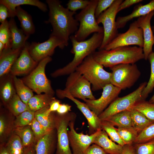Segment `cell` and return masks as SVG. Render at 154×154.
<instances>
[{
  "instance_id": "7dc6e473",
  "label": "cell",
  "mask_w": 154,
  "mask_h": 154,
  "mask_svg": "<svg viewBox=\"0 0 154 154\" xmlns=\"http://www.w3.org/2000/svg\"><path fill=\"white\" fill-rule=\"evenodd\" d=\"M83 154H107L99 146L94 143L90 146Z\"/></svg>"
},
{
  "instance_id": "bcb514c9",
  "label": "cell",
  "mask_w": 154,
  "mask_h": 154,
  "mask_svg": "<svg viewBox=\"0 0 154 154\" xmlns=\"http://www.w3.org/2000/svg\"><path fill=\"white\" fill-rule=\"evenodd\" d=\"M115 0H98L95 12V16L97 19L104 12L112 5Z\"/></svg>"
},
{
  "instance_id": "52a82bcc",
  "label": "cell",
  "mask_w": 154,
  "mask_h": 154,
  "mask_svg": "<svg viewBox=\"0 0 154 154\" xmlns=\"http://www.w3.org/2000/svg\"><path fill=\"white\" fill-rule=\"evenodd\" d=\"M110 83L121 90L130 88L139 79L141 73L135 64H121L110 68Z\"/></svg>"
},
{
  "instance_id": "d6a6232c",
  "label": "cell",
  "mask_w": 154,
  "mask_h": 154,
  "mask_svg": "<svg viewBox=\"0 0 154 154\" xmlns=\"http://www.w3.org/2000/svg\"><path fill=\"white\" fill-rule=\"evenodd\" d=\"M16 93L21 100L28 105L29 100L34 96L33 91L25 85L21 79L13 76Z\"/></svg>"
},
{
  "instance_id": "44dd1931",
  "label": "cell",
  "mask_w": 154,
  "mask_h": 154,
  "mask_svg": "<svg viewBox=\"0 0 154 154\" xmlns=\"http://www.w3.org/2000/svg\"><path fill=\"white\" fill-rule=\"evenodd\" d=\"M22 49L4 48L0 54V77L9 74L13 65L19 56Z\"/></svg>"
},
{
  "instance_id": "603a6c76",
  "label": "cell",
  "mask_w": 154,
  "mask_h": 154,
  "mask_svg": "<svg viewBox=\"0 0 154 154\" xmlns=\"http://www.w3.org/2000/svg\"><path fill=\"white\" fill-rule=\"evenodd\" d=\"M0 4L4 5L7 7L9 17L11 18H14L16 16V8L22 5L35 6L44 12L48 10L46 4L38 0H1Z\"/></svg>"
},
{
  "instance_id": "7a4b0ae2",
  "label": "cell",
  "mask_w": 154,
  "mask_h": 154,
  "mask_svg": "<svg viewBox=\"0 0 154 154\" xmlns=\"http://www.w3.org/2000/svg\"><path fill=\"white\" fill-rule=\"evenodd\" d=\"M104 33H95L89 39L81 41H77L74 36L71 35L70 39L72 47L70 52L74 54L71 61L63 68H59L52 73L53 78L69 75L75 71L76 68L88 56L92 54L101 46L103 41Z\"/></svg>"
},
{
  "instance_id": "8fae6325",
  "label": "cell",
  "mask_w": 154,
  "mask_h": 154,
  "mask_svg": "<svg viewBox=\"0 0 154 154\" xmlns=\"http://www.w3.org/2000/svg\"><path fill=\"white\" fill-rule=\"evenodd\" d=\"M91 84L84 76L75 71L69 74L64 90L73 97L84 101L86 99L95 100Z\"/></svg>"
},
{
  "instance_id": "9f6ffc18",
  "label": "cell",
  "mask_w": 154,
  "mask_h": 154,
  "mask_svg": "<svg viewBox=\"0 0 154 154\" xmlns=\"http://www.w3.org/2000/svg\"><path fill=\"white\" fill-rule=\"evenodd\" d=\"M5 45L2 42H0V54L1 53L5 48Z\"/></svg>"
},
{
  "instance_id": "277c9868",
  "label": "cell",
  "mask_w": 154,
  "mask_h": 154,
  "mask_svg": "<svg viewBox=\"0 0 154 154\" xmlns=\"http://www.w3.org/2000/svg\"><path fill=\"white\" fill-rule=\"evenodd\" d=\"M103 67L92 54L84 59L75 71L84 76L92 84V90L95 91L111 83V72L106 71Z\"/></svg>"
},
{
  "instance_id": "f1b7e54d",
  "label": "cell",
  "mask_w": 154,
  "mask_h": 154,
  "mask_svg": "<svg viewBox=\"0 0 154 154\" xmlns=\"http://www.w3.org/2000/svg\"><path fill=\"white\" fill-rule=\"evenodd\" d=\"M54 96L46 94L34 95L29 100L28 105L30 109L35 112L49 105L55 98Z\"/></svg>"
},
{
  "instance_id": "d4e9b609",
  "label": "cell",
  "mask_w": 154,
  "mask_h": 154,
  "mask_svg": "<svg viewBox=\"0 0 154 154\" xmlns=\"http://www.w3.org/2000/svg\"><path fill=\"white\" fill-rule=\"evenodd\" d=\"M11 37V48L12 49H22L29 36L26 35L22 29H19L13 18L9 21Z\"/></svg>"
},
{
  "instance_id": "d590c367",
  "label": "cell",
  "mask_w": 154,
  "mask_h": 154,
  "mask_svg": "<svg viewBox=\"0 0 154 154\" xmlns=\"http://www.w3.org/2000/svg\"><path fill=\"white\" fill-rule=\"evenodd\" d=\"M132 108L141 112L148 119L154 121V103L142 100L136 104Z\"/></svg>"
},
{
  "instance_id": "4316f807",
  "label": "cell",
  "mask_w": 154,
  "mask_h": 154,
  "mask_svg": "<svg viewBox=\"0 0 154 154\" xmlns=\"http://www.w3.org/2000/svg\"><path fill=\"white\" fill-rule=\"evenodd\" d=\"M48 106L35 112V118L48 133L55 129V112H51Z\"/></svg>"
},
{
  "instance_id": "b9f144b4",
  "label": "cell",
  "mask_w": 154,
  "mask_h": 154,
  "mask_svg": "<svg viewBox=\"0 0 154 154\" xmlns=\"http://www.w3.org/2000/svg\"><path fill=\"white\" fill-rule=\"evenodd\" d=\"M135 154H154V138L145 143L134 144Z\"/></svg>"
},
{
  "instance_id": "74e56055",
  "label": "cell",
  "mask_w": 154,
  "mask_h": 154,
  "mask_svg": "<svg viewBox=\"0 0 154 154\" xmlns=\"http://www.w3.org/2000/svg\"><path fill=\"white\" fill-rule=\"evenodd\" d=\"M117 130L125 145L132 144L137 138L138 133L133 127H118Z\"/></svg>"
},
{
  "instance_id": "6f0895ef",
  "label": "cell",
  "mask_w": 154,
  "mask_h": 154,
  "mask_svg": "<svg viewBox=\"0 0 154 154\" xmlns=\"http://www.w3.org/2000/svg\"><path fill=\"white\" fill-rule=\"evenodd\" d=\"M149 102L151 103H154V94L150 99Z\"/></svg>"
},
{
  "instance_id": "4dcf8cb0",
  "label": "cell",
  "mask_w": 154,
  "mask_h": 154,
  "mask_svg": "<svg viewBox=\"0 0 154 154\" xmlns=\"http://www.w3.org/2000/svg\"><path fill=\"white\" fill-rule=\"evenodd\" d=\"M130 110L132 127L139 133L146 127L154 123L148 119L141 112L132 108Z\"/></svg>"
},
{
  "instance_id": "9c48e42d",
  "label": "cell",
  "mask_w": 154,
  "mask_h": 154,
  "mask_svg": "<svg viewBox=\"0 0 154 154\" xmlns=\"http://www.w3.org/2000/svg\"><path fill=\"white\" fill-rule=\"evenodd\" d=\"M123 1L115 0L111 6L103 12L96 19L98 24L100 23L102 24L104 31L103 40L99 50L104 49L118 34L116 18L118 7Z\"/></svg>"
},
{
  "instance_id": "ba28073f",
  "label": "cell",
  "mask_w": 154,
  "mask_h": 154,
  "mask_svg": "<svg viewBox=\"0 0 154 154\" xmlns=\"http://www.w3.org/2000/svg\"><path fill=\"white\" fill-rule=\"evenodd\" d=\"M147 84L146 82H143L131 93L124 96L117 98L98 116L100 120H106L116 114L129 110L137 103L143 100L141 93Z\"/></svg>"
},
{
  "instance_id": "680465c9",
  "label": "cell",
  "mask_w": 154,
  "mask_h": 154,
  "mask_svg": "<svg viewBox=\"0 0 154 154\" xmlns=\"http://www.w3.org/2000/svg\"><path fill=\"white\" fill-rule=\"evenodd\" d=\"M153 32L154 33V26L151 27Z\"/></svg>"
},
{
  "instance_id": "6da1fadb",
  "label": "cell",
  "mask_w": 154,
  "mask_h": 154,
  "mask_svg": "<svg viewBox=\"0 0 154 154\" xmlns=\"http://www.w3.org/2000/svg\"><path fill=\"white\" fill-rule=\"evenodd\" d=\"M46 2L49 9V18L46 22L50 23L52 27L50 35L58 37L67 46L70 36L76 32L79 25L74 17L76 13L64 7L59 0H47Z\"/></svg>"
},
{
  "instance_id": "e0dca14e",
  "label": "cell",
  "mask_w": 154,
  "mask_h": 154,
  "mask_svg": "<svg viewBox=\"0 0 154 154\" xmlns=\"http://www.w3.org/2000/svg\"><path fill=\"white\" fill-rule=\"evenodd\" d=\"M29 43L26 42L24 47L13 66L9 74L13 76L27 74L32 71L37 65L38 62L31 56L28 50Z\"/></svg>"
},
{
  "instance_id": "ee69618b",
  "label": "cell",
  "mask_w": 154,
  "mask_h": 154,
  "mask_svg": "<svg viewBox=\"0 0 154 154\" xmlns=\"http://www.w3.org/2000/svg\"><path fill=\"white\" fill-rule=\"evenodd\" d=\"M30 125L34 134L36 142L48 133L35 118Z\"/></svg>"
},
{
  "instance_id": "484cf974",
  "label": "cell",
  "mask_w": 154,
  "mask_h": 154,
  "mask_svg": "<svg viewBox=\"0 0 154 154\" xmlns=\"http://www.w3.org/2000/svg\"><path fill=\"white\" fill-rule=\"evenodd\" d=\"M0 96L5 106L16 94L14 85L13 76L10 74L1 78Z\"/></svg>"
},
{
  "instance_id": "d6986e66",
  "label": "cell",
  "mask_w": 154,
  "mask_h": 154,
  "mask_svg": "<svg viewBox=\"0 0 154 154\" xmlns=\"http://www.w3.org/2000/svg\"><path fill=\"white\" fill-rule=\"evenodd\" d=\"M154 11V0H152L145 5L141 4L135 6L130 14L124 16L119 17L116 20L117 29L124 27L126 23L133 19L145 15Z\"/></svg>"
},
{
  "instance_id": "ab89813d",
  "label": "cell",
  "mask_w": 154,
  "mask_h": 154,
  "mask_svg": "<svg viewBox=\"0 0 154 154\" xmlns=\"http://www.w3.org/2000/svg\"><path fill=\"white\" fill-rule=\"evenodd\" d=\"M148 59L150 64L151 74L149 80L141 93L143 100H145L154 88V52H152L149 54Z\"/></svg>"
},
{
  "instance_id": "db71d44e",
  "label": "cell",
  "mask_w": 154,
  "mask_h": 154,
  "mask_svg": "<svg viewBox=\"0 0 154 154\" xmlns=\"http://www.w3.org/2000/svg\"><path fill=\"white\" fill-rule=\"evenodd\" d=\"M35 144L25 148L23 154H36Z\"/></svg>"
},
{
  "instance_id": "f546056e",
  "label": "cell",
  "mask_w": 154,
  "mask_h": 154,
  "mask_svg": "<svg viewBox=\"0 0 154 154\" xmlns=\"http://www.w3.org/2000/svg\"><path fill=\"white\" fill-rule=\"evenodd\" d=\"M13 133L20 137L25 148L36 143L30 125L15 128Z\"/></svg>"
},
{
  "instance_id": "7bdbcfd3",
  "label": "cell",
  "mask_w": 154,
  "mask_h": 154,
  "mask_svg": "<svg viewBox=\"0 0 154 154\" xmlns=\"http://www.w3.org/2000/svg\"><path fill=\"white\" fill-rule=\"evenodd\" d=\"M154 138V123L140 132L134 143H145Z\"/></svg>"
},
{
  "instance_id": "5bb4252c",
  "label": "cell",
  "mask_w": 154,
  "mask_h": 154,
  "mask_svg": "<svg viewBox=\"0 0 154 154\" xmlns=\"http://www.w3.org/2000/svg\"><path fill=\"white\" fill-rule=\"evenodd\" d=\"M76 119L71 120L69 124L70 130H68V135L70 145L73 154H83L86 150L94 143L96 137L102 129H99L91 135L85 134L83 132L78 133L74 127Z\"/></svg>"
},
{
  "instance_id": "f6af8a7d",
  "label": "cell",
  "mask_w": 154,
  "mask_h": 154,
  "mask_svg": "<svg viewBox=\"0 0 154 154\" xmlns=\"http://www.w3.org/2000/svg\"><path fill=\"white\" fill-rule=\"evenodd\" d=\"M90 1L87 0H70L66 4L67 8L71 11L76 12L78 9L85 8Z\"/></svg>"
},
{
  "instance_id": "f35d334b",
  "label": "cell",
  "mask_w": 154,
  "mask_h": 154,
  "mask_svg": "<svg viewBox=\"0 0 154 154\" xmlns=\"http://www.w3.org/2000/svg\"><path fill=\"white\" fill-rule=\"evenodd\" d=\"M35 112L31 110H26L15 117L14 128L30 125L35 118Z\"/></svg>"
},
{
  "instance_id": "7c38bea8",
  "label": "cell",
  "mask_w": 154,
  "mask_h": 154,
  "mask_svg": "<svg viewBox=\"0 0 154 154\" xmlns=\"http://www.w3.org/2000/svg\"><path fill=\"white\" fill-rule=\"evenodd\" d=\"M144 45L143 32L135 21L131 23L125 33H118L104 49L108 50L119 47L137 45L143 48Z\"/></svg>"
},
{
  "instance_id": "5b68a950",
  "label": "cell",
  "mask_w": 154,
  "mask_h": 154,
  "mask_svg": "<svg viewBox=\"0 0 154 154\" xmlns=\"http://www.w3.org/2000/svg\"><path fill=\"white\" fill-rule=\"evenodd\" d=\"M98 0H90L89 5L75 15V19L80 23L79 28L74 36L78 41L85 40L92 33H104L103 27L98 25L95 16Z\"/></svg>"
},
{
  "instance_id": "ffe728a7",
  "label": "cell",
  "mask_w": 154,
  "mask_h": 154,
  "mask_svg": "<svg viewBox=\"0 0 154 154\" xmlns=\"http://www.w3.org/2000/svg\"><path fill=\"white\" fill-rule=\"evenodd\" d=\"M57 140V133L55 129L37 141L35 145L36 154H53L56 149Z\"/></svg>"
},
{
  "instance_id": "f907efd6",
  "label": "cell",
  "mask_w": 154,
  "mask_h": 154,
  "mask_svg": "<svg viewBox=\"0 0 154 154\" xmlns=\"http://www.w3.org/2000/svg\"><path fill=\"white\" fill-rule=\"evenodd\" d=\"M71 106L67 104H61L56 112L58 114L63 115L66 114L71 111Z\"/></svg>"
},
{
  "instance_id": "1f68e13d",
  "label": "cell",
  "mask_w": 154,
  "mask_h": 154,
  "mask_svg": "<svg viewBox=\"0 0 154 154\" xmlns=\"http://www.w3.org/2000/svg\"><path fill=\"white\" fill-rule=\"evenodd\" d=\"M107 120L118 127L132 126L130 110L119 112L111 116Z\"/></svg>"
},
{
  "instance_id": "2e32d148",
  "label": "cell",
  "mask_w": 154,
  "mask_h": 154,
  "mask_svg": "<svg viewBox=\"0 0 154 154\" xmlns=\"http://www.w3.org/2000/svg\"><path fill=\"white\" fill-rule=\"evenodd\" d=\"M56 94L58 98L60 99L67 98L76 104L88 121V134L91 135L97 130L102 129L101 121L98 116L90 109L86 103L82 102L73 97L64 90L57 89L56 90Z\"/></svg>"
},
{
  "instance_id": "11a10c76",
  "label": "cell",
  "mask_w": 154,
  "mask_h": 154,
  "mask_svg": "<svg viewBox=\"0 0 154 154\" xmlns=\"http://www.w3.org/2000/svg\"><path fill=\"white\" fill-rule=\"evenodd\" d=\"M6 143H0V154H11L6 145Z\"/></svg>"
},
{
  "instance_id": "cb8c5ba5",
  "label": "cell",
  "mask_w": 154,
  "mask_h": 154,
  "mask_svg": "<svg viewBox=\"0 0 154 154\" xmlns=\"http://www.w3.org/2000/svg\"><path fill=\"white\" fill-rule=\"evenodd\" d=\"M15 116L9 111L5 113L1 111L0 116V143H5L13 133L14 126Z\"/></svg>"
},
{
  "instance_id": "816d5d0a",
  "label": "cell",
  "mask_w": 154,
  "mask_h": 154,
  "mask_svg": "<svg viewBox=\"0 0 154 154\" xmlns=\"http://www.w3.org/2000/svg\"><path fill=\"white\" fill-rule=\"evenodd\" d=\"M60 102L55 98L49 105V110L51 112H56L60 105Z\"/></svg>"
},
{
  "instance_id": "836d02e7",
  "label": "cell",
  "mask_w": 154,
  "mask_h": 154,
  "mask_svg": "<svg viewBox=\"0 0 154 154\" xmlns=\"http://www.w3.org/2000/svg\"><path fill=\"white\" fill-rule=\"evenodd\" d=\"M15 117L26 110H30L28 105L24 103L16 94L5 106Z\"/></svg>"
},
{
  "instance_id": "3957f363",
  "label": "cell",
  "mask_w": 154,
  "mask_h": 154,
  "mask_svg": "<svg viewBox=\"0 0 154 154\" xmlns=\"http://www.w3.org/2000/svg\"><path fill=\"white\" fill-rule=\"evenodd\" d=\"M92 55L104 66L110 68L119 64H135L144 59L143 48L137 46L119 47L108 50H99Z\"/></svg>"
},
{
  "instance_id": "7402d4cb",
  "label": "cell",
  "mask_w": 154,
  "mask_h": 154,
  "mask_svg": "<svg viewBox=\"0 0 154 154\" xmlns=\"http://www.w3.org/2000/svg\"><path fill=\"white\" fill-rule=\"evenodd\" d=\"M94 143L100 146L107 154H122L123 147L116 144L110 139L106 132L102 129L96 137Z\"/></svg>"
},
{
  "instance_id": "9a60e30c",
  "label": "cell",
  "mask_w": 154,
  "mask_h": 154,
  "mask_svg": "<svg viewBox=\"0 0 154 154\" xmlns=\"http://www.w3.org/2000/svg\"><path fill=\"white\" fill-rule=\"evenodd\" d=\"M102 89V95L98 99L84 101L90 109L98 116L118 97L121 90L111 83L106 85Z\"/></svg>"
},
{
  "instance_id": "e575fe53",
  "label": "cell",
  "mask_w": 154,
  "mask_h": 154,
  "mask_svg": "<svg viewBox=\"0 0 154 154\" xmlns=\"http://www.w3.org/2000/svg\"><path fill=\"white\" fill-rule=\"evenodd\" d=\"M102 129L104 131L110 139L122 147L125 144L118 133L117 128L112 123L107 120L101 121Z\"/></svg>"
},
{
  "instance_id": "4fadbf2b",
  "label": "cell",
  "mask_w": 154,
  "mask_h": 154,
  "mask_svg": "<svg viewBox=\"0 0 154 154\" xmlns=\"http://www.w3.org/2000/svg\"><path fill=\"white\" fill-rule=\"evenodd\" d=\"M66 46L62 40L55 36L50 35L49 39L43 42H32L29 46L28 50L33 58L38 62L52 56L56 47L63 49Z\"/></svg>"
},
{
  "instance_id": "8992f818",
  "label": "cell",
  "mask_w": 154,
  "mask_h": 154,
  "mask_svg": "<svg viewBox=\"0 0 154 154\" xmlns=\"http://www.w3.org/2000/svg\"><path fill=\"white\" fill-rule=\"evenodd\" d=\"M52 60L51 57L42 60L29 74L21 79L25 85L37 94L44 92L53 96L54 95L55 92L45 72L46 65Z\"/></svg>"
},
{
  "instance_id": "8d00e7d4",
  "label": "cell",
  "mask_w": 154,
  "mask_h": 154,
  "mask_svg": "<svg viewBox=\"0 0 154 154\" xmlns=\"http://www.w3.org/2000/svg\"><path fill=\"white\" fill-rule=\"evenodd\" d=\"M6 145L11 154H23L25 149L20 137L13 133Z\"/></svg>"
},
{
  "instance_id": "f5cc1de1",
  "label": "cell",
  "mask_w": 154,
  "mask_h": 154,
  "mask_svg": "<svg viewBox=\"0 0 154 154\" xmlns=\"http://www.w3.org/2000/svg\"><path fill=\"white\" fill-rule=\"evenodd\" d=\"M123 147L122 154H135L133 146L132 144L125 145Z\"/></svg>"
},
{
  "instance_id": "30bf717a",
  "label": "cell",
  "mask_w": 154,
  "mask_h": 154,
  "mask_svg": "<svg viewBox=\"0 0 154 154\" xmlns=\"http://www.w3.org/2000/svg\"><path fill=\"white\" fill-rule=\"evenodd\" d=\"M76 114L69 112L63 115L55 112V129L57 133V145L55 154H73L70 147L68 127L70 121L76 119Z\"/></svg>"
},
{
  "instance_id": "681fc988",
  "label": "cell",
  "mask_w": 154,
  "mask_h": 154,
  "mask_svg": "<svg viewBox=\"0 0 154 154\" xmlns=\"http://www.w3.org/2000/svg\"><path fill=\"white\" fill-rule=\"evenodd\" d=\"M0 4V22L2 23L7 20L9 15L7 7L4 5Z\"/></svg>"
},
{
  "instance_id": "ac0fdd59",
  "label": "cell",
  "mask_w": 154,
  "mask_h": 154,
  "mask_svg": "<svg viewBox=\"0 0 154 154\" xmlns=\"http://www.w3.org/2000/svg\"><path fill=\"white\" fill-rule=\"evenodd\" d=\"M154 15V11L138 18L136 21L138 26L142 30L144 45L143 48L144 59L147 60L149 54L153 52L154 44V36L151 25V20Z\"/></svg>"
},
{
  "instance_id": "60d3db41",
  "label": "cell",
  "mask_w": 154,
  "mask_h": 154,
  "mask_svg": "<svg viewBox=\"0 0 154 154\" xmlns=\"http://www.w3.org/2000/svg\"><path fill=\"white\" fill-rule=\"evenodd\" d=\"M0 42L5 45V48H11V37L9 22L6 20L0 26Z\"/></svg>"
},
{
  "instance_id": "c3c4849f",
  "label": "cell",
  "mask_w": 154,
  "mask_h": 154,
  "mask_svg": "<svg viewBox=\"0 0 154 154\" xmlns=\"http://www.w3.org/2000/svg\"><path fill=\"white\" fill-rule=\"evenodd\" d=\"M143 1L142 0H125L123 1L118 7L117 12L118 13L122 10L134 4L139 3Z\"/></svg>"
},
{
  "instance_id": "83f0119b",
  "label": "cell",
  "mask_w": 154,
  "mask_h": 154,
  "mask_svg": "<svg viewBox=\"0 0 154 154\" xmlns=\"http://www.w3.org/2000/svg\"><path fill=\"white\" fill-rule=\"evenodd\" d=\"M16 16L20 22L21 29L26 35L29 36L35 33V28L31 15L20 6L16 8Z\"/></svg>"
}]
</instances>
